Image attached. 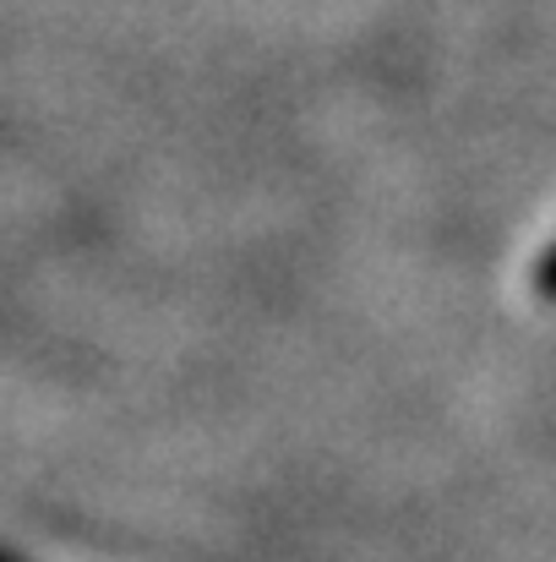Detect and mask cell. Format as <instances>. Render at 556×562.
<instances>
[{
    "label": "cell",
    "mask_w": 556,
    "mask_h": 562,
    "mask_svg": "<svg viewBox=\"0 0 556 562\" xmlns=\"http://www.w3.org/2000/svg\"><path fill=\"white\" fill-rule=\"evenodd\" d=\"M535 262H541V273H546V284H552V290H556V229H552V235H546V246H541V257H535Z\"/></svg>",
    "instance_id": "cell-1"
}]
</instances>
